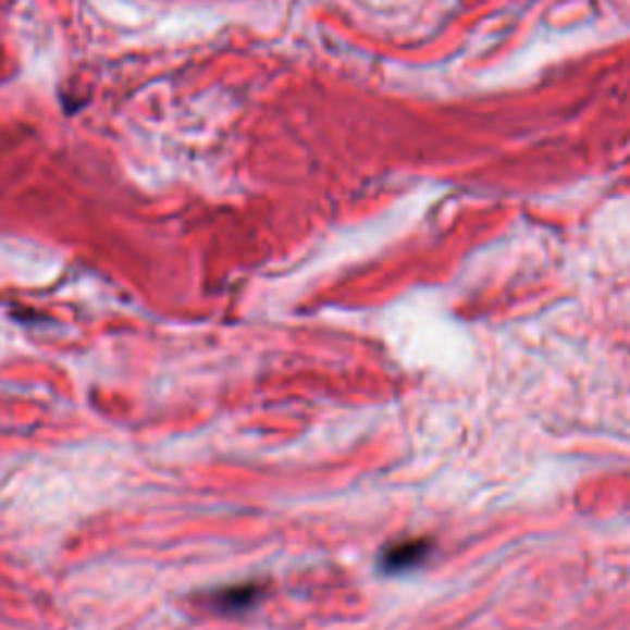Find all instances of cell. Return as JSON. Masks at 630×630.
<instances>
[{"mask_svg": "<svg viewBox=\"0 0 630 630\" xmlns=\"http://www.w3.org/2000/svg\"><path fill=\"white\" fill-rule=\"evenodd\" d=\"M421 554H424V547H421V544H404V547L390 554L387 564H394V567L402 569V567H407V564H411V559L417 561Z\"/></svg>", "mask_w": 630, "mask_h": 630, "instance_id": "1", "label": "cell"}]
</instances>
